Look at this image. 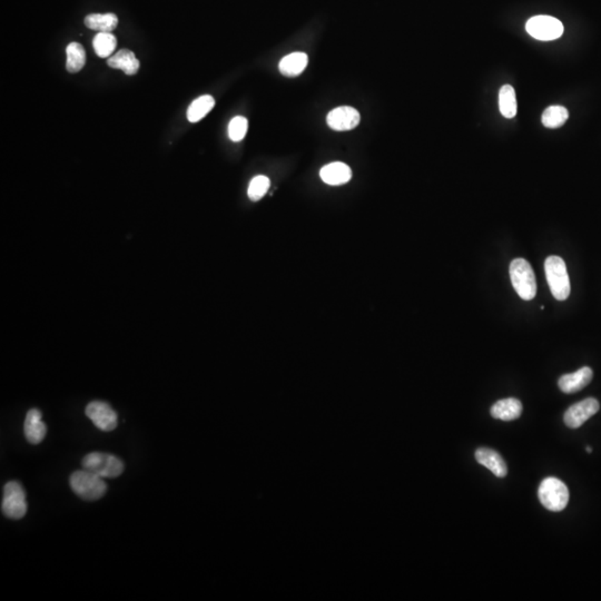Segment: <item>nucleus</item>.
Wrapping results in <instances>:
<instances>
[{
	"instance_id": "1",
	"label": "nucleus",
	"mask_w": 601,
	"mask_h": 601,
	"mask_svg": "<svg viewBox=\"0 0 601 601\" xmlns=\"http://www.w3.org/2000/svg\"><path fill=\"white\" fill-rule=\"evenodd\" d=\"M545 272L554 298L558 300H567L571 287L565 261L560 256H549L545 262Z\"/></svg>"
},
{
	"instance_id": "2",
	"label": "nucleus",
	"mask_w": 601,
	"mask_h": 601,
	"mask_svg": "<svg viewBox=\"0 0 601 601\" xmlns=\"http://www.w3.org/2000/svg\"><path fill=\"white\" fill-rule=\"evenodd\" d=\"M512 287L522 300H531L537 294V282L531 265L524 259H515L509 269Z\"/></svg>"
},
{
	"instance_id": "3",
	"label": "nucleus",
	"mask_w": 601,
	"mask_h": 601,
	"mask_svg": "<svg viewBox=\"0 0 601 601\" xmlns=\"http://www.w3.org/2000/svg\"><path fill=\"white\" fill-rule=\"evenodd\" d=\"M70 482L72 491L83 500H98L107 491V484L103 478L85 469L72 473Z\"/></svg>"
},
{
	"instance_id": "4",
	"label": "nucleus",
	"mask_w": 601,
	"mask_h": 601,
	"mask_svg": "<svg viewBox=\"0 0 601 601\" xmlns=\"http://www.w3.org/2000/svg\"><path fill=\"white\" fill-rule=\"evenodd\" d=\"M538 497L545 509L559 512L565 509L569 502V490L561 480L550 476L540 483Z\"/></svg>"
},
{
	"instance_id": "5",
	"label": "nucleus",
	"mask_w": 601,
	"mask_h": 601,
	"mask_svg": "<svg viewBox=\"0 0 601 601\" xmlns=\"http://www.w3.org/2000/svg\"><path fill=\"white\" fill-rule=\"evenodd\" d=\"M83 469L102 478H117L124 471V463L113 454L92 452L83 458Z\"/></svg>"
},
{
	"instance_id": "6",
	"label": "nucleus",
	"mask_w": 601,
	"mask_h": 601,
	"mask_svg": "<svg viewBox=\"0 0 601 601\" xmlns=\"http://www.w3.org/2000/svg\"><path fill=\"white\" fill-rule=\"evenodd\" d=\"M3 515L9 519L18 520L27 512L25 490L17 481H10L3 488V498L1 502Z\"/></svg>"
},
{
	"instance_id": "7",
	"label": "nucleus",
	"mask_w": 601,
	"mask_h": 601,
	"mask_svg": "<svg viewBox=\"0 0 601 601\" xmlns=\"http://www.w3.org/2000/svg\"><path fill=\"white\" fill-rule=\"evenodd\" d=\"M526 29L530 36L543 42H550L562 36L563 25L551 16L532 17L527 22Z\"/></svg>"
},
{
	"instance_id": "8",
	"label": "nucleus",
	"mask_w": 601,
	"mask_h": 601,
	"mask_svg": "<svg viewBox=\"0 0 601 601\" xmlns=\"http://www.w3.org/2000/svg\"><path fill=\"white\" fill-rule=\"evenodd\" d=\"M86 415L102 431H113L118 423L116 412L111 409L109 403L102 401L90 402L86 408Z\"/></svg>"
},
{
	"instance_id": "9",
	"label": "nucleus",
	"mask_w": 601,
	"mask_h": 601,
	"mask_svg": "<svg viewBox=\"0 0 601 601\" xmlns=\"http://www.w3.org/2000/svg\"><path fill=\"white\" fill-rule=\"evenodd\" d=\"M600 409L598 401L593 398L584 399L578 403L573 404L566 411V426L568 428H578L584 424L590 417L595 415Z\"/></svg>"
},
{
	"instance_id": "10",
	"label": "nucleus",
	"mask_w": 601,
	"mask_h": 601,
	"mask_svg": "<svg viewBox=\"0 0 601 601\" xmlns=\"http://www.w3.org/2000/svg\"><path fill=\"white\" fill-rule=\"evenodd\" d=\"M361 116L359 111L350 106H341L328 113V125L337 131H351L359 125Z\"/></svg>"
},
{
	"instance_id": "11",
	"label": "nucleus",
	"mask_w": 601,
	"mask_h": 601,
	"mask_svg": "<svg viewBox=\"0 0 601 601\" xmlns=\"http://www.w3.org/2000/svg\"><path fill=\"white\" fill-rule=\"evenodd\" d=\"M593 372L589 367H584L579 369L575 373L565 374L559 378L558 385L562 392L571 394L587 387L588 384L593 380Z\"/></svg>"
},
{
	"instance_id": "12",
	"label": "nucleus",
	"mask_w": 601,
	"mask_h": 601,
	"mask_svg": "<svg viewBox=\"0 0 601 601\" xmlns=\"http://www.w3.org/2000/svg\"><path fill=\"white\" fill-rule=\"evenodd\" d=\"M24 431H25L26 439L31 444H38L45 439L47 433V428L42 421V413L39 410L31 409L28 411Z\"/></svg>"
},
{
	"instance_id": "13",
	"label": "nucleus",
	"mask_w": 601,
	"mask_h": 601,
	"mask_svg": "<svg viewBox=\"0 0 601 601\" xmlns=\"http://www.w3.org/2000/svg\"><path fill=\"white\" fill-rule=\"evenodd\" d=\"M476 459L480 465L489 469L498 478H504L508 474V467L502 456L492 449L479 448L476 451Z\"/></svg>"
},
{
	"instance_id": "14",
	"label": "nucleus",
	"mask_w": 601,
	"mask_h": 601,
	"mask_svg": "<svg viewBox=\"0 0 601 601\" xmlns=\"http://www.w3.org/2000/svg\"><path fill=\"white\" fill-rule=\"evenodd\" d=\"M321 178L324 183L332 186H339L348 183L352 177V170L344 163H331L323 167L320 172Z\"/></svg>"
},
{
	"instance_id": "15",
	"label": "nucleus",
	"mask_w": 601,
	"mask_h": 601,
	"mask_svg": "<svg viewBox=\"0 0 601 601\" xmlns=\"http://www.w3.org/2000/svg\"><path fill=\"white\" fill-rule=\"evenodd\" d=\"M490 413L495 419L502 421L515 420L522 413V404L520 401L515 398L504 399V400L495 402Z\"/></svg>"
},
{
	"instance_id": "16",
	"label": "nucleus",
	"mask_w": 601,
	"mask_h": 601,
	"mask_svg": "<svg viewBox=\"0 0 601 601\" xmlns=\"http://www.w3.org/2000/svg\"><path fill=\"white\" fill-rule=\"evenodd\" d=\"M107 64L114 70H120L125 72L126 75L133 76L137 74L139 70L138 59L136 58L135 54L129 49H120L118 53L114 56H111Z\"/></svg>"
},
{
	"instance_id": "17",
	"label": "nucleus",
	"mask_w": 601,
	"mask_h": 601,
	"mask_svg": "<svg viewBox=\"0 0 601 601\" xmlns=\"http://www.w3.org/2000/svg\"><path fill=\"white\" fill-rule=\"evenodd\" d=\"M309 63V57L305 53H292L285 56L278 65V70L287 77H295L303 72Z\"/></svg>"
},
{
	"instance_id": "18",
	"label": "nucleus",
	"mask_w": 601,
	"mask_h": 601,
	"mask_svg": "<svg viewBox=\"0 0 601 601\" xmlns=\"http://www.w3.org/2000/svg\"><path fill=\"white\" fill-rule=\"evenodd\" d=\"M215 106L214 98L211 95H203L198 99H195L189 109H187V120L191 122H198L203 120L206 115L213 109Z\"/></svg>"
},
{
	"instance_id": "19",
	"label": "nucleus",
	"mask_w": 601,
	"mask_h": 601,
	"mask_svg": "<svg viewBox=\"0 0 601 601\" xmlns=\"http://www.w3.org/2000/svg\"><path fill=\"white\" fill-rule=\"evenodd\" d=\"M117 24H118V18L116 15L111 13L88 15L85 18V25L99 33H111L117 27Z\"/></svg>"
},
{
	"instance_id": "20",
	"label": "nucleus",
	"mask_w": 601,
	"mask_h": 601,
	"mask_svg": "<svg viewBox=\"0 0 601 601\" xmlns=\"http://www.w3.org/2000/svg\"><path fill=\"white\" fill-rule=\"evenodd\" d=\"M499 109L502 116L513 118L517 115V97L511 85H504L499 92Z\"/></svg>"
},
{
	"instance_id": "21",
	"label": "nucleus",
	"mask_w": 601,
	"mask_h": 601,
	"mask_svg": "<svg viewBox=\"0 0 601 601\" xmlns=\"http://www.w3.org/2000/svg\"><path fill=\"white\" fill-rule=\"evenodd\" d=\"M66 70L70 72H78L86 64V53L83 46L78 42H70L66 48Z\"/></svg>"
},
{
	"instance_id": "22",
	"label": "nucleus",
	"mask_w": 601,
	"mask_h": 601,
	"mask_svg": "<svg viewBox=\"0 0 601 601\" xmlns=\"http://www.w3.org/2000/svg\"><path fill=\"white\" fill-rule=\"evenodd\" d=\"M116 46V37L111 33H98L93 39V47L99 58L111 57Z\"/></svg>"
},
{
	"instance_id": "23",
	"label": "nucleus",
	"mask_w": 601,
	"mask_h": 601,
	"mask_svg": "<svg viewBox=\"0 0 601 601\" xmlns=\"http://www.w3.org/2000/svg\"><path fill=\"white\" fill-rule=\"evenodd\" d=\"M569 113L563 106H550L543 111L541 120L547 128H559L565 125Z\"/></svg>"
},
{
	"instance_id": "24",
	"label": "nucleus",
	"mask_w": 601,
	"mask_h": 601,
	"mask_svg": "<svg viewBox=\"0 0 601 601\" xmlns=\"http://www.w3.org/2000/svg\"><path fill=\"white\" fill-rule=\"evenodd\" d=\"M270 179L266 176L259 175L254 177L248 186V195L250 200L254 202L261 200L270 189Z\"/></svg>"
},
{
	"instance_id": "25",
	"label": "nucleus",
	"mask_w": 601,
	"mask_h": 601,
	"mask_svg": "<svg viewBox=\"0 0 601 601\" xmlns=\"http://www.w3.org/2000/svg\"><path fill=\"white\" fill-rule=\"evenodd\" d=\"M248 122L245 117H234L228 125V136L233 142H241L248 133Z\"/></svg>"
},
{
	"instance_id": "26",
	"label": "nucleus",
	"mask_w": 601,
	"mask_h": 601,
	"mask_svg": "<svg viewBox=\"0 0 601 601\" xmlns=\"http://www.w3.org/2000/svg\"><path fill=\"white\" fill-rule=\"evenodd\" d=\"M586 451H588V452H589L590 454V452L593 451V449L590 448V447H586Z\"/></svg>"
}]
</instances>
